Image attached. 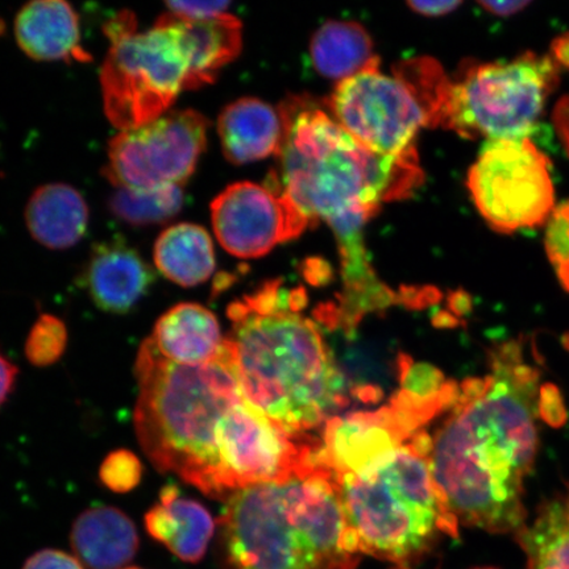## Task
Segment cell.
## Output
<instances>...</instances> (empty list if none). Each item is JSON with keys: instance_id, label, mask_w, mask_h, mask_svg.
<instances>
[{"instance_id": "cell-16", "label": "cell", "mask_w": 569, "mask_h": 569, "mask_svg": "<svg viewBox=\"0 0 569 569\" xmlns=\"http://www.w3.org/2000/svg\"><path fill=\"white\" fill-rule=\"evenodd\" d=\"M163 19L180 33L184 54L188 57L189 73L184 89L194 90L211 84L226 66L241 52L243 32L241 21L231 16L209 19H187L174 13H162Z\"/></svg>"}, {"instance_id": "cell-29", "label": "cell", "mask_w": 569, "mask_h": 569, "mask_svg": "<svg viewBox=\"0 0 569 569\" xmlns=\"http://www.w3.org/2000/svg\"><path fill=\"white\" fill-rule=\"evenodd\" d=\"M168 12L187 19H209L229 10V2H168Z\"/></svg>"}, {"instance_id": "cell-20", "label": "cell", "mask_w": 569, "mask_h": 569, "mask_svg": "<svg viewBox=\"0 0 569 569\" xmlns=\"http://www.w3.org/2000/svg\"><path fill=\"white\" fill-rule=\"evenodd\" d=\"M76 558L89 569H122L139 550L132 519L112 507L84 510L70 532Z\"/></svg>"}, {"instance_id": "cell-30", "label": "cell", "mask_w": 569, "mask_h": 569, "mask_svg": "<svg viewBox=\"0 0 569 569\" xmlns=\"http://www.w3.org/2000/svg\"><path fill=\"white\" fill-rule=\"evenodd\" d=\"M23 569H84L76 557L60 550H42L26 561Z\"/></svg>"}, {"instance_id": "cell-27", "label": "cell", "mask_w": 569, "mask_h": 569, "mask_svg": "<svg viewBox=\"0 0 569 569\" xmlns=\"http://www.w3.org/2000/svg\"><path fill=\"white\" fill-rule=\"evenodd\" d=\"M545 248L561 287L569 293V201L557 206L546 223Z\"/></svg>"}, {"instance_id": "cell-33", "label": "cell", "mask_w": 569, "mask_h": 569, "mask_svg": "<svg viewBox=\"0 0 569 569\" xmlns=\"http://www.w3.org/2000/svg\"><path fill=\"white\" fill-rule=\"evenodd\" d=\"M461 2H410L412 11L426 17H442L458 9Z\"/></svg>"}, {"instance_id": "cell-14", "label": "cell", "mask_w": 569, "mask_h": 569, "mask_svg": "<svg viewBox=\"0 0 569 569\" xmlns=\"http://www.w3.org/2000/svg\"><path fill=\"white\" fill-rule=\"evenodd\" d=\"M154 282L152 267L137 249L119 238L92 247L80 276V284L92 303L117 316H126L137 309Z\"/></svg>"}, {"instance_id": "cell-31", "label": "cell", "mask_w": 569, "mask_h": 569, "mask_svg": "<svg viewBox=\"0 0 569 569\" xmlns=\"http://www.w3.org/2000/svg\"><path fill=\"white\" fill-rule=\"evenodd\" d=\"M552 122L558 137L569 156V96L560 99L552 112Z\"/></svg>"}, {"instance_id": "cell-26", "label": "cell", "mask_w": 569, "mask_h": 569, "mask_svg": "<svg viewBox=\"0 0 569 569\" xmlns=\"http://www.w3.org/2000/svg\"><path fill=\"white\" fill-rule=\"evenodd\" d=\"M68 330L60 318L42 315L33 325L26 341L28 361L34 367H49L67 350Z\"/></svg>"}, {"instance_id": "cell-11", "label": "cell", "mask_w": 569, "mask_h": 569, "mask_svg": "<svg viewBox=\"0 0 569 569\" xmlns=\"http://www.w3.org/2000/svg\"><path fill=\"white\" fill-rule=\"evenodd\" d=\"M284 432L244 398L218 431L220 500L260 483L283 481L316 466L317 445Z\"/></svg>"}, {"instance_id": "cell-12", "label": "cell", "mask_w": 569, "mask_h": 569, "mask_svg": "<svg viewBox=\"0 0 569 569\" xmlns=\"http://www.w3.org/2000/svg\"><path fill=\"white\" fill-rule=\"evenodd\" d=\"M331 117L377 154L400 158L412 147L429 116L416 92L398 76L367 69L338 83L329 101Z\"/></svg>"}, {"instance_id": "cell-5", "label": "cell", "mask_w": 569, "mask_h": 569, "mask_svg": "<svg viewBox=\"0 0 569 569\" xmlns=\"http://www.w3.org/2000/svg\"><path fill=\"white\" fill-rule=\"evenodd\" d=\"M137 377L134 427L142 451L158 471L178 475L220 500L219 426L246 398L224 341L216 359L189 367L162 358L148 338L138 353Z\"/></svg>"}, {"instance_id": "cell-24", "label": "cell", "mask_w": 569, "mask_h": 569, "mask_svg": "<svg viewBox=\"0 0 569 569\" xmlns=\"http://www.w3.org/2000/svg\"><path fill=\"white\" fill-rule=\"evenodd\" d=\"M528 569H569V492L540 505L536 519L517 532Z\"/></svg>"}, {"instance_id": "cell-37", "label": "cell", "mask_w": 569, "mask_h": 569, "mask_svg": "<svg viewBox=\"0 0 569 569\" xmlns=\"http://www.w3.org/2000/svg\"><path fill=\"white\" fill-rule=\"evenodd\" d=\"M393 569H411L410 567H407V566H397L396 568Z\"/></svg>"}, {"instance_id": "cell-4", "label": "cell", "mask_w": 569, "mask_h": 569, "mask_svg": "<svg viewBox=\"0 0 569 569\" xmlns=\"http://www.w3.org/2000/svg\"><path fill=\"white\" fill-rule=\"evenodd\" d=\"M223 569H356L336 479L316 462L234 492L218 519Z\"/></svg>"}, {"instance_id": "cell-38", "label": "cell", "mask_w": 569, "mask_h": 569, "mask_svg": "<svg viewBox=\"0 0 569 569\" xmlns=\"http://www.w3.org/2000/svg\"><path fill=\"white\" fill-rule=\"evenodd\" d=\"M123 569H141V568L131 567V568H123Z\"/></svg>"}, {"instance_id": "cell-28", "label": "cell", "mask_w": 569, "mask_h": 569, "mask_svg": "<svg viewBox=\"0 0 569 569\" xmlns=\"http://www.w3.org/2000/svg\"><path fill=\"white\" fill-rule=\"evenodd\" d=\"M142 478V465L137 455L128 450L109 453L99 469L103 486L116 493H128L137 488Z\"/></svg>"}, {"instance_id": "cell-35", "label": "cell", "mask_w": 569, "mask_h": 569, "mask_svg": "<svg viewBox=\"0 0 569 569\" xmlns=\"http://www.w3.org/2000/svg\"><path fill=\"white\" fill-rule=\"evenodd\" d=\"M550 56L560 69L569 70V33L559 36L552 42Z\"/></svg>"}, {"instance_id": "cell-6", "label": "cell", "mask_w": 569, "mask_h": 569, "mask_svg": "<svg viewBox=\"0 0 569 569\" xmlns=\"http://www.w3.org/2000/svg\"><path fill=\"white\" fill-rule=\"evenodd\" d=\"M430 450L431 437L421 431L365 471L336 480L355 553L410 567L440 539L459 537L433 481Z\"/></svg>"}, {"instance_id": "cell-9", "label": "cell", "mask_w": 569, "mask_h": 569, "mask_svg": "<svg viewBox=\"0 0 569 569\" xmlns=\"http://www.w3.org/2000/svg\"><path fill=\"white\" fill-rule=\"evenodd\" d=\"M467 188L490 229L505 234L545 226L557 208L550 159L530 138L487 141Z\"/></svg>"}, {"instance_id": "cell-3", "label": "cell", "mask_w": 569, "mask_h": 569, "mask_svg": "<svg viewBox=\"0 0 569 569\" xmlns=\"http://www.w3.org/2000/svg\"><path fill=\"white\" fill-rule=\"evenodd\" d=\"M284 138L279 193L290 198L311 224L325 220L339 247L358 244L362 227L383 202L408 198L422 182L416 151L389 158L351 137L331 113L306 99L280 107Z\"/></svg>"}, {"instance_id": "cell-19", "label": "cell", "mask_w": 569, "mask_h": 569, "mask_svg": "<svg viewBox=\"0 0 569 569\" xmlns=\"http://www.w3.org/2000/svg\"><path fill=\"white\" fill-rule=\"evenodd\" d=\"M149 339L162 358L189 367L204 366L216 359L224 341L216 315L193 302L169 309L156 322Z\"/></svg>"}, {"instance_id": "cell-34", "label": "cell", "mask_w": 569, "mask_h": 569, "mask_svg": "<svg viewBox=\"0 0 569 569\" xmlns=\"http://www.w3.org/2000/svg\"><path fill=\"white\" fill-rule=\"evenodd\" d=\"M529 4V2H521V0H517V2H480L482 9L502 18L516 16V13L523 11Z\"/></svg>"}, {"instance_id": "cell-13", "label": "cell", "mask_w": 569, "mask_h": 569, "mask_svg": "<svg viewBox=\"0 0 569 569\" xmlns=\"http://www.w3.org/2000/svg\"><path fill=\"white\" fill-rule=\"evenodd\" d=\"M211 220L220 246L240 259L261 258L311 224L290 198L252 182L230 184L213 199Z\"/></svg>"}, {"instance_id": "cell-32", "label": "cell", "mask_w": 569, "mask_h": 569, "mask_svg": "<svg viewBox=\"0 0 569 569\" xmlns=\"http://www.w3.org/2000/svg\"><path fill=\"white\" fill-rule=\"evenodd\" d=\"M18 367L0 352V408L9 400L13 388H16Z\"/></svg>"}, {"instance_id": "cell-15", "label": "cell", "mask_w": 569, "mask_h": 569, "mask_svg": "<svg viewBox=\"0 0 569 569\" xmlns=\"http://www.w3.org/2000/svg\"><path fill=\"white\" fill-rule=\"evenodd\" d=\"M16 38L21 51L36 61H91L81 47L80 18L62 0L26 4L16 19Z\"/></svg>"}, {"instance_id": "cell-1", "label": "cell", "mask_w": 569, "mask_h": 569, "mask_svg": "<svg viewBox=\"0 0 569 569\" xmlns=\"http://www.w3.org/2000/svg\"><path fill=\"white\" fill-rule=\"evenodd\" d=\"M489 373L460 383L431 437L430 468L459 525L493 533L526 525L525 480L536 462L547 387L523 339L489 351Z\"/></svg>"}, {"instance_id": "cell-17", "label": "cell", "mask_w": 569, "mask_h": 569, "mask_svg": "<svg viewBox=\"0 0 569 569\" xmlns=\"http://www.w3.org/2000/svg\"><path fill=\"white\" fill-rule=\"evenodd\" d=\"M144 525L156 542L187 563L204 558L217 526L209 510L182 497L174 483L161 489L160 500L147 511Z\"/></svg>"}, {"instance_id": "cell-8", "label": "cell", "mask_w": 569, "mask_h": 569, "mask_svg": "<svg viewBox=\"0 0 569 569\" xmlns=\"http://www.w3.org/2000/svg\"><path fill=\"white\" fill-rule=\"evenodd\" d=\"M559 82L550 54L467 63L452 81L443 127L467 139L529 138Z\"/></svg>"}, {"instance_id": "cell-21", "label": "cell", "mask_w": 569, "mask_h": 569, "mask_svg": "<svg viewBox=\"0 0 569 569\" xmlns=\"http://www.w3.org/2000/svg\"><path fill=\"white\" fill-rule=\"evenodd\" d=\"M26 223L38 243L67 249L80 243L89 226L84 198L67 183H49L34 191L26 208Z\"/></svg>"}, {"instance_id": "cell-18", "label": "cell", "mask_w": 569, "mask_h": 569, "mask_svg": "<svg viewBox=\"0 0 569 569\" xmlns=\"http://www.w3.org/2000/svg\"><path fill=\"white\" fill-rule=\"evenodd\" d=\"M226 159L237 166L279 156L284 138L281 110L256 98H241L226 107L218 120Z\"/></svg>"}, {"instance_id": "cell-22", "label": "cell", "mask_w": 569, "mask_h": 569, "mask_svg": "<svg viewBox=\"0 0 569 569\" xmlns=\"http://www.w3.org/2000/svg\"><path fill=\"white\" fill-rule=\"evenodd\" d=\"M153 260L163 277L183 288L208 281L217 264L209 232L194 223H178L162 231Z\"/></svg>"}, {"instance_id": "cell-2", "label": "cell", "mask_w": 569, "mask_h": 569, "mask_svg": "<svg viewBox=\"0 0 569 569\" xmlns=\"http://www.w3.org/2000/svg\"><path fill=\"white\" fill-rule=\"evenodd\" d=\"M303 291L274 282L229 308L224 339L249 402L293 437L329 421L343 408L345 382L319 327L298 312Z\"/></svg>"}, {"instance_id": "cell-25", "label": "cell", "mask_w": 569, "mask_h": 569, "mask_svg": "<svg viewBox=\"0 0 569 569\" xmlns=\"http://www.w3.org/2000/svg\"><path fill=\"white\" fill-rule=\"evenodd\" d=\"M182 187L159 189H118L109 199V209L118 219L132 226L169 222L183 208Z\"/></svg>"}, {"instance_id": "cell-10", "label": "cell", "mask_w": 569, "mask_h": 569, "mask_svg": "<svg viewBox=\"0 0 569 569\" xmlns=\"http://www.w3.org/2000/svg\"><path fill=\"white\" fill-rule=\"evenodd\" d=\"M209 124L201 112L176 110L120 131L109 141L104 177L118 189L182 187L204 152Z\"/></svg>"}, {"instance_id": "cell-39", "label": "cell", "mask_w": 569, "mask_h": 569, "mask_svg": "<svg viewBox=\"0 0 569 569\" xmlns=\"http://www.w3.org/2000/svg\"><path fill=\"white\" fill-rule=\"evenodd\" d=\"M475 569H495V568H475Z\"/></svg>"}, {"instance_id": "cell-23", "label": "cell", "mask_w": 569, "mask_h": 569, "mask_svg": "<svg viewBox=\"0 0 569 569\" xmlns=\"http://www.w3.org/2000/svg\"><path fill=\"white\" fill-rule=\"evenodd\" d=\"M310 52L318 73L339 82L377 68L380 62L371 36L355 21L333 20L320 27Z\"/></svg>"}, {"instance_id": "cell-36", "label": "cell", "mask_w": 569, "mask_h": 569, "mask_svg": "<svg viewBox=\"0 0 569 569\" xmlns=\"http://www.w3.org/2000/svg\"><path fill=\"white\" fill-rule=\"evenodd\" d=\"M563 345L567 348V350L569 351V332L566 333V336L563 338Z\"/></svg>"}, {"instance_id": "cell-7", "label": "cell", "mask_w": 569, "mask_h": 569, "mask_svg": "<svg viewBox=\"0 0 569 569\" xmlns=\"http://www.w3.org/2000/svg\"><path fill=\"white\" fill-rule=\"evenodd\" d=\"M104 34L111 44L101 88L110 123L126 131L166 116L189 73L180 33L162 16L140 33L134 13L123 10L107 21Z\"/></svg>"}]
</instances>
